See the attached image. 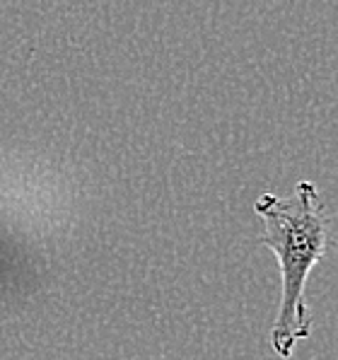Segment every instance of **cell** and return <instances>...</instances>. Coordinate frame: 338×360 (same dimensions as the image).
Segmentation results:
<instances>
[{
  "instance_id": "1",
  "label": "cell",
  "mask_w": 338,
  "mask_h": 360,
  "mask_svg": "<svg viewBox=\"0 0 338 360\" xmlns=\"http://www.w3.org/2000/svg\"><path fill=\"white\" fill-rule=\"evenodd\" d=\"M254 210L264 220L259 242L275 254L282 276V297L271 329V346L280 358H290L295 343L312 334V312L304 300V285L312 266L331 245V213L321 203L319 189L307 179L287 198L273 193L259 196Z\"/></svg>"
}]
</instances>
